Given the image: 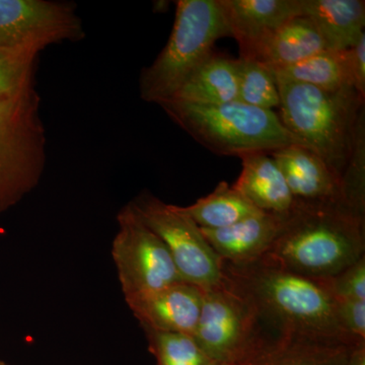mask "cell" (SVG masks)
<instances>
[{
  "label": "cell",
  "instance_id": "obj_9",
  "mask_svg": "<svg viewBox=\"0 0 365 365\" xmlns=\"http://www.w3.org/2000/svg\"><path fill=\"white\" fill-rule=\"evenodd\" d=\"M117 222L112 257L124 299L184 282L165 245L130 204L120 210Z\"/></svg>",
  "mask_w": 365,
  "mask_h": 365
},
{
  "label": "cell",
  "instance_id": "obj_14",
  "mask_svg": "<svg viewBox=\"0 0 365 365\" xmlns=\"http://www.w3.org/2000/svg\"><path fill=\"white\" fill-rule=\"evenodd\" d=\"M240 52L287 21L302 16V0H218Z\"/></svg>",
  "mask_w": 365,
  "mask_h": 365
},
{
  "label": "cell",
  "instance_id": "obj_3",
  "mask_svg": "<svg viewBox=\"0 0 365 365\" xmlns=\"http://www.w3.org/2000/svg\"><path fill=\"white\" fill-rule=\"evenodd\" d=\"M275 81L281 122L340 179L351 153L365 98L351 86L326 91L284 79Z\"/></svg>",
  "mask_w": 365,
  "mask_h": 365
},
{
  "label": "cell",
  "instance_id": "obj_18",
  "mask_svg": "<svg viewBox=\"0 0 365 365\" xmlns=\"http://www.w3.org/2000/svg\"><path fill=\"white\" fill-rule=\"evenodd\" d=\"M302 16L316 26L327 50L344 51L364 35V0H302Z\"/></svg>",
  "mask_w": 365,
  "mask_h": 365
},
{
  "label": "cell",
  "instance_id": "obj_23",
  "mask_svg": "<svg viewBox=\"0 0 365 365\" xmlns=\"http://www.w3.org/2000/svg\"><path fill=\"white\" fill-rule=\"evenodd\" d=\"M148 350L157 365H210L207 355L197 344L193 336L180 333L158 332L143 329Z\"/></svg>",
  "mask_w": 365,
  "mask_h": 365
},
{
  "label": "cell",
  "instance_id": "obj_30",
  "mask_svg": "<svg viewBox=\"0 0 365 365\" xmlns=\"http://www.w3.org/2000/svg\"><path fill=\"white\" fill-rule=\"evenodd\" d=\"M210 365H234V364H218V362H212Z\"/></svg>",
  "mask_w": 365,
  "mask_h": 365
},
{
  "label": "cell",
  "instance_id": "obj_10",
  "mask_svg": "<svg viewBox=\"0 0 365 365\" xmlns=\"http://www.w3.org/2000/svg\"><path fill=\"white\" fill-rule=\"evenodd\" d=\"M76 6L53 0H0V46L42 52L85 38Z\"/></svg>",
  "mask_w": 365,
  "mask_h": 365
},
{
  "label": "cell",
  "instance_id": "obj_19",
  "mask_svg": "<svg viewBox=\"0 0 365 365\" xmlns=\"http://www.w3.org/2000/svg\"><path fill=\"white\" fill-rule=\"evenodd\" d=\"M237 59L212 52L190 74L170 101L220 105L237 102Z\"/></svg>",
  "mask_w": 365,
  "mask_h": 365
},
{
  "label": "cell",
  "instance_id": "obj_11",
  "mask_svg": "<svg viewBox=\"0 0 365 365\" xmlns=\"http://www.w3.org/2000/svg\"><path fill=\"white\" fill-rule=\"evenodd\" d=\"M203 290L178 282L125 299L143 329L158 332L195 333L203 302Z\"/></svg>",
  "mask_w": 365,
  "mask_h": 365
},
{
  "label": "cell",
  "instance_id": "obj_28",
  "mask_svg": "<svg viewBox=\"0 0 365 365\" xmlns=\"http://www.w3.org/2000/svg\"><path fill=\"white\" fill-rule=\"evenodd\" d=\"M351 86L365 98V34L351 48L344 50Z\"/></svg>",
  "mask_w": 365,
  "mask_h": 365
},
{
  "label": "cell",
  "instance_id": "obj_4",
  "mask_svg": "<svg viewBox=\"0 0 365 365\" xmlns=\"http://www.w3.org/2000/svg\"><path fill=\"white\" fill-rule=\"evenodd\" d=\"M168 116L193 137L197 143L220 155L274 150L299 144L274 111L232 102L199 105L168 101L160 105Z\"/></svg>",
  "mask_w": 365,
  "mask_h": 365
},
{
  "label": "cell",
  "instance_id": "obj_1",
  "mask_svg": "<svg viewBox=\"0 0 365 365\" xmlns=\"http://www.w3.org/2000/svg\"><path fill=\"white\" fill-rule=\"evenodd\" d=\"M222 281L253 307L266 335L364 344L343 332L335 299L323 280L304 277L259 259L244 264L222 262Z\"/></svg>",
  "mask_w": 365,
  "mask_h": 365
},
{
  "label": "cell",
  "instance_id": "obj_6",
  "mask_svg": "<svg viewBox=\"0 0 365 365\" xmlns=\"http://www.w3.org/2000/svg\"><path fill=\"white\" fill-rule=\"evenodd\" d=\"M46 144L36 86L0 98V213L20 203L39 184Z\"/></svg>",
  "mask_w": 365,
  "mask_h": 365
},
{
  "label": "cell",
  "instance_id": "obj_24",
  "mask_svg": "<svg viewBox=\"0 0 365 365\" xmlns=\"http://www.w3.org/2000/svg\"><path fill=\"white\" fill-rule=\"evenodd\" d=\"M341 201L365 217V109L360 113L351 153L340 178Z\"/></svg>",
  "mask_w": 365,
  "mask_h": 365
},
{
  "label": "cell",
  "instance_id": "obj_31",
  "mask_svg": "<svg viewBox=\"0 0 365 365\" xmlns=\"http://www.w3.org/2000/svg\"><path fill=\"white\" fill-rule=\"evenodd\" d=\"M0 365H9V364H6V362H4V361H2V360H0Z\"/></svg>",
  "mask_w": 365,
  "mask_h": 365
},
{
  "label": "cell",
  "instance_id": "obj_15",
  "mask_svg": "<svg viewBox=\"0 0 365 365\" xmlns=\"http://www.w3.org/2000/svg\"><path fill=\"white\" fill-rule=\"evenodd\" d=\"M325 50V43L314 24L306 16H297L240 52V57L268 67L285 66Z\"/></svg>",
  "mask_w": 365,
  "mask_h": 365
},
{
  "label": "cell",
  "instance_id": "obj_13",
  "mask_svg": "<svg viewBox=\"0 0 365 365\" xmlns=\"http://www.w3.org/2000/svg\"><path fill=\"white\" fill-rule=\"evenodd\" d=\"M284 215L261 212L230 227L201 230L220 260L230 264L250 263L259 260L270 248L279 235Z\"/></svg>",
  "mask_w": 365,
  "mask_h": 365
},
{
  "label": "cell",
  "instance_id": "obj_12",
  "mask_svg": "<svg viewBox=\"0 0 365 365\" xmlns=\"http://www.w3.org/2000/svg\"><path fill=\"white\" fill-rule=\"evenodd\" d=\"M295 200L341 201L340 179L321 158L304 145L292 144L270 153Z\"/></svg>",
  "mask_w": 365,
  "mask_h": 365
},
{
  "label": "cell",
  "instance_id": "obj_26",
  "mask_svg": "<svg viewBox=\"0 0 365 365\" xmlns=\"http://www.w3.org/2000/svg\"><path fill=\"white\" fill-rule=\"evenodd\" d=\"M323 281L335 300H365V257Z\"/></svg>",
  "mask_w": 365,
  "mask_h": 365
},
{
  "label": "cell",
  "instance_id": "obj_8",
  "mask_svg": "<svg viewBox=\"0 0 365 365\" xmlns=\"http://www.w3.org/2000/svg\"><path fill=\"white\" fill-rule=\"evenodd\" d=\"M267 337L253 307L222 281L204 292L193 338L211 361L241 365Z\"/></svg>",
  "mask_w": 365,
  "mask_h": 365
},
{
  "label": "cell",
  "instance_id": "obj_29",
  "mask_svg": "<svg viewBox=\"0 0 365 365\" xmlns=\"http://www.w3.org/2000/svg\"><path fill=\"white\" fill-rule=\"evenodd\" d=\"M347 365H365V344H361L353 349Z\"/></svg>",
  "mask_w": 365,
  "mask_h": 365
},
{
  "label": "cell",
  "instance_id": "obj_25",
  "mask_svg": "<svg viewBox=\"0 0 365 365\" xmlns=\"http://www.w3.org/2000/svg\"><path fill=\"white\" fill-rule=\"evenodd\" d=\"M40 53L0 46V98L13 97L35 86Z\"/></svg>",
  "mask_w": 365,
  "mask_h": 365
},
{
  "label": "cell",
  "instance_id": "obj_27",
  "mask_svg": "<svg viewBox=\"0 0 365 365\" xmlns=\"http://www.w3.org/2000/svg\"><path fill=\"white\" fill-rule=\"evenodd\" d=\"M336 314L343 332L355 342L365 343V300H335Z\"/></svg>",
  "mask_w": 365,
  "mask_h": 365
},
{
  "label": "cell",
  "instance_id": "obj_7",
  "mask_svg": "<svg viewBox=\"0 0 365 365\" xmlns=\"http://www.w3.org/2000/svg\"><path fill=\"white\" fill-rule=\"evenodd\" d=\"M129 204L165 245L184 282L203 292L222 283V260L182 207L165 203L150 192H143Z\"/></svg>",
  "mask_w": 365,
  "mask_h": 365
},
{
  "label": "cell",
  "instance_id": "obj_5",
  "mask_svg": "<svg viewBox=\"0 0 365 365\" xmlns=\"http://www.w3.org/2000/svg\"><path fill=\"white\" fill-rule=\"evenodd\" d=\"M167 44L139 78L140 98L162 105L172 100L187 78L213 52L220 38L230 37L218 0H178Z\"/></svg>",
  "mask_w": 365,
  "mask_h": 365
},
{
  "label": "cell",
  "instance_id": "obj_17",
  "mask_svg": "<svg viewBox=\"0 0 365 365\" xmlns=\"http://www.w3.org/2000/svg\"><path fill=\"white\" fill-rule=\"evenodd\" d=\"M240 158L242 169L234 188L262 212L287 215L297 200L273 158L266 153H253Z\"/></svg>",
  "mask_w": 365,
  "mask_h": 365
},
{
  "label": "cell",
  "instance_id": "obj_22",
  "mask_svg": "<svg viewBox=\"0 0 365 365\" xmlns=\"http://www.w3.org/2000/svg\"><path fill=\"white\" fill-rule=\"evenodd\" d=\"M237 71L239 102L269 111L279 108L277 83L268 66L254 59L239 57Z\"/></svg>",
  "mask_w": 365,
  "mask_h": 365
},
{
  "label": "cell",
  "instance_id": "obj_16",
  "mask_svg": "<svg viewBox=\"0 0 365 365\" xmlns=\"http://www.w3.org/2000/svg\"><path fill=\"white\" fill-rule=\"evenodd\" d=\"M359 345L297 336H270L241 365H347L353 349Z\"/></svg>",
  "mask_w": 365,
  "mask_h": 365
},
{
  "label": "cell",
  "instance_id": "obj_2",
  "mask_svg": "<svg viewBox=\"0 0 365 365\" xmlns=\"http://www.w3.org/2000/svg\"><path fill=\"white\" fill-rule=\"evenodd\" d=\"M365 217L340 201H297L262 260L325 280L365 257Z\"/></svg>",
  "mask_w": 365,
  "mask_h": 365
},
{
  "label": "cell",
  "instance_id": "obj_21",
  "mask_svg": "<svg viewBox=\"0 0 365 365\" xmlns=\"http://www.w3.org/2000/svg\"><path fill=\"white\" fill-rule=\"evenodd\" d=\"M269 68L275 78L304 83L322 90L353 88L343 51L325 50L297 63Z\"/></svg>",
  "mask_w": 365,
  "mask_h": 365
},
{
  "label": "cell",
  "instance_id": "obj_20",
  "mask_svg": "<svg viewBox=\"0 0 365 365\" xmlns=\"http://www.w3.org/2000/svg\"><path fill=\"white\" fill-rule=\"evenodd\" d=\"M182 209L199 227L207 230L230 227L262 212L225 181L220 182L207 196Z\"/></svg>",
  "mask_w": 365,
  "mask_h": 365
}]
</instances>
